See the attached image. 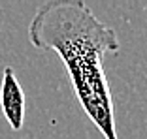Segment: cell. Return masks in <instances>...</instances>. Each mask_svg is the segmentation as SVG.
Listing matches in <instances>:
<instances>
[{
    "label": "cell",
    "mask_w": 147,
    "mask_h": 139,
    "mask_svg": "<svg viewBox=\"0 0 147 139\" xmlns=\"http://www.w3.org/2000/svg\"><path fill=\"white\" fill-rule=\"evenodd\" d=\"M28 41L59 55L79 105L104 139H119L104 58L121 49L113 26L83 0H51L38 6L28 23Z\"/></svg>",
    "instance_id": "cell-1"
},
{
    "label": "cell",
    "mask_w": 147,
    "mask_h": 139,
    "mask_svg": "<svg viewBox=\"0 0 147 139\" xmlns=\"http://www.w3.org/2000/svg\"><path fill=\"white\" fill-rule=\"evenodd\" d=\"M0 107H2V113L9 126L15 132L21 130L25 124V92H23L11 66H6L2 72Z\"/></svg>",
    "instance_id": "cell-2"
}]
</instances>
